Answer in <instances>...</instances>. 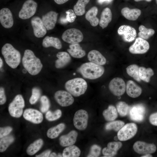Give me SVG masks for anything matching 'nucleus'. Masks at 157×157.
<instances>
[{
  "label": "nucleus",
  "mask_w": 157,
  "mask_h": 157,
  "mask_svg": "<svg viewBox=\"0 0 157 157\" xmlns=\"http://www.w3.org/2000/svg\"><path fill=\"white\" fill-rule=\"evenodd\" d=\"M24 67L31 75H35L41 71L43 65L40 60L30 49L26 50L22 58Z\"/></svg>",
  "instance_id": "f257e3e1"
},
{
  "label": "nucleus",
  "mask_w": 157,
  "mask_h": 157,
  "mask_svg": "<svg viewBox=\"0 0 157 157\" xmlns=\"http://www.w3.org/2000/svg\"><path fill=\"white\" fill-rule=\"evenodd\" d=\"M77 70L84 78L93 80L101 77L104 74L105 69L102 65L90 62L82 64Z\"/></svg>",
  "instance_id": "f03ea898"
},
{
  "label": "nucleus",
  "mask_w": 157,
  "mask_h": 157,
  "mask_svg": "<svg viewBox=\"0 0 157 157\" xmlns=\"http://www.w3.org/2000/svg\"><path fill=\"white\" fill-rule=\"evenodd\" d=\"M1 53L7 64L13 69L16 68L21 62L20 52L9 43L5 44L1 49Z\"/></svg>",
  "instance_id": "7ed1b4c3"
},
{
  "label": "nucleus",
  "mask_w": 157,
  "mask_h": 157,
  "mask_svg": "<svg viewBox=\"0 0 157 157\" xmlns=\"http://www.w3.org/2000/svg\"><path fill=\"white\" fill-rule=\"evenodd\" d=\"M65 87L67 91L75 97L84 94L88 87L86 81L83 78H76L67 81Z\"/></svg>",
  "instance_id": "20e7f679"
},
{
  "label": "nucleus",
  "mask_w": 157,
  "mask_h": 157,
  "mask_svg": "<svg viewBox=\"0 0 157 157\" xmlns=\"http://www.w3.org/2000/svg\"><path fill=\"white\" fill-rule=\"evenodd\" d=\"M24 106L25 102L23 97L20 94L17 95L8 106L10 114L13 117H20L23 114Z\"/></svg>",
  "instance_id": "39448f33"
},
{
  "label": "nucleus",
  "mask_w": 157,
  "mask_h": 157,
  "mask_svg": "<svg viewBox=\"0 0 157 157\" xmlns=\"http://www.w3.org/2000/svg\"><path fill=\"white\" fill-rule=\"evenodd\" d=\"M83 37L81 32L75 28L68 29L65 31L62 36V40L65 42L70 44L80 42L83 40Z\"/></svg>",
  "instance_id": "423d86ee"
},
{
  "label": "nucleus",
  "mask_w": 157,
  "mask_h": 157,
  "mask_svg": "<svg viewBox=\"0 0 157 157\" xmlns=\"http://www.w3.org/2000/svg\"><path fill=\"white\" fill-rule=\"evenodd\" d=\"M137 131V127L135 124L129 123L124 125L118 131L117 137L120 141H126L133 137Z\"/></svg>",
  "instance_id": "0eeeda50"
},
{
  "label": "nucleus",
  "mask_w": 157,
  "mask_h": 157,
  "mask_svg": "<svg viewBox=\"0 0 157 157\" xmlns=\"http://www.w3.org/2000/svg\"><path fill=\"white\" fill-rule=\"evenodd\" d=\"M38 5L33 0H27L23 5L19 13V17L23 19H29L35 13Z\"/></svg>",
  "instance_id": "6e6552de"
},
{
  "label": "nucleus",
  "mask_w": 157,
  "mask_h": 157,
  "mask_svg": "<svg viewBox=\"0 0 157 157\" xmlns=\"http://www.w3.org/2000/svg\"><path fill=\"white\" fill-rule=\"evenodd\" d=\"M88 115L87 111L83 109L76 111L73 118V124L75 127L79 130H83L87 127Z\"/></svg>",
  "instance_id": "1a4fd4ad"
},
{
  "label": "nucleus",
  "mask_w": 157,
  "mask_h": 157,
  "mask_svg": "<svg viewBox=\"0 0 157 157\" xmlns=\"http://www.w3.org/2000/svg\"><path fill=\"white\" fill-rule=\"evenodd\" d=\"M125 83L121 78L115 77L110 82L108 88L111 92L114 95L119 96L123 95L126 90Z\"/></svg>",
  "instance_id": "9d476101"
},
{
  "label": "nucleus",
  "mask_w": 157,
  "mask_h": 157,
  "mask_svg": "<svg viewBox=\"0 0 157 157\" xmlns=\"http://www.w3.org/2000/svg\"><path fill=\"white\" fill-rule=\"evenodd\" d=\"M149 48V42L146 40L138 37L129 48V52L133 54H142L146 53Z\"/></svg>",
  "instance_id": "9b49d317"
},
{
  "label": "nucleus",
  "mask_w": 157,
  "mask_h": 157,
  "mask_svg": "<svg viewBox=\"0 0 157 157\" xmlns=\"http://www.w3.org/2000/svg\"><path fill=\"white\" fill-rule=\"evenodd\" d=\"M54 97L57 102L61 106L66 107L72 105L74 99L72 95L68 92L59 90L55 93Z\"/></svg>",
  "instance_id": "f8f14e48"
},
{
  "label": "nucleus",
  "mask_w": 157,
  "mask_h": 157,
  "mask_svg": "<svg viewBox=\"0 0 157 157\" xmlns=\"http://www.w3.org/2000/svg\"><path fill=\"white\" fill-rule=\"evenodd\" d=\"M118 34L121 36L126 42H130L133 41L136 36V32L133 27L129 25H122L117 30Z\"/></svg>",
  "instance_id": "ddd939ff"
},
{
  "label": "nucleus",
  "mask_w": 157,
  "mask_h": 157,
  "mask_svg": "<svg viewBox=\"0 0 157 157\" xmlns=\"http://www.w3.org/2000/svg\"><path fill=\"white\" fill-rule=\"evenodd\" d=\"M133 148L136 153L144 155L154 153L156 150V146L154 144L141 141L135 142L133 145Z\"/></svg>",
  "instance_id": "4468645a"
},
{
  "label": "nucleus",
  "mask_w": 157,
  "mask_h": 157,
  "mask_svg": "<svg viewBox=\"0 0 157 157\" xmlns=\"http://www.w3.org/2000/svg\"><path fill=\"white\" fill-rule=\"evenodd\" d=\"M31 23L35 37L40 38L46 35L47 29L40 17L37 16L33 17L31 19Z\"/></svg>",
  "instance_id": "2eb2a0df"
},
{
  "label": "nucleus",
  "mask_w": 157,
  "mask_h": 157,
  "mask_svg": "<svg viewBox=\"0 0 157 157\" xmlns=\"http://www.w3.org/2000/svg\"><path fill=\"white\" fill-rule=\"evenodd\" d=\"M146 109L142 104H137L133 106L129 111V115L131 119L135 121L140 122L144 118Z\"/></svg>",
  "instance_id": "dca6fc26"
},
{
  "label": "nucleus",
  "mask_w": 157,
  "mask_h": 157,
  "mask_svg": "<svg viewBox=\"0 0 157 157\" xmlns=\"http://www.w3.org/2000/svg\"><path fill=\"white\" fill-rule=\"evenodd\" d=\"M23 117L26 120L35 124L41 123L43 119V115L41 112L37 110L31 108L25 110Z\"/></svg>",
  "instance_id": "f3484780"
},
{
  "label": "nucleus",
  "mask_w": 157,
  "mask_h": 157,
  "mask_svg": "<svg viewBox=\"0 0 157 157\" xmlns=\"http://www.w3.org/2000/svg\"><path fill=\"white\" fill-rule=\"evenodd\" d=\"M0 22L2 26L6 28H11L14 21L12 13L7 8H3L0 10Z\"/></svg>",
  "instance_id": "a211bd4d"
},
{
  "label": "nucleus",
  "mask_w": 157,
  "mask_h": 157,
  "mask_svg": "<svg viewBox=\"0 0 157 157\" xmlns=\"http://www.w3.org/2000/svg\"><path fill=\"white\" fill-rule=\"evenodd\" d=\"M58 13L51 11L42 16V19L43 24L48 30L53 29L57 22Z\"/></svg>",
  "instance_id": "6ab92c4d"
},
{
  "label": "nucleus",
  "mask_w": 157,
  "mask_h": 157,
  "mask_svg": "<svg viewBox=\"0 0 157 157\" xmlns=\"http://www.w3.org/2000/svg\"><path fill=\"white\" fill-rule=\"evenodd\" d=\"M78 135L77 132L74 130L67 134L61 136L59 138L60 145L65 147L73 145L76 141Z\"/></svg>",
  "instance_id": "aec40b11"
},
{
  "label": "nucleus",
  "mask_w": 157,
  "mask_h": 157,
  "mask_svg": "<svg viewBox=\"0 0 157 157\" xmlns=\"http://www.w3.org/2000/svg\"><path fill=\"white\" fill-rule=\"evenodd\" d=\"M122 143L120 142H109L107 147L104 148L102 153L104 157H113L115 156L117 151L121 147Z\"/></svg>",
  "instance_id": "412c9836"
},
{
  "label": "nucleus",
  "mask_w": 157,
  "mask_h": 157,
  "mask_svg": "<svg viewBox=\"0 0 157 157\" xmlns=\"http://www.w3.org/2000/svg\"><path fill=\"white\" fill-rule=\"evenodd\" d=\"M126 90L127 94L129 97L133 98L139 97L142 92L141 88L131 80L127 81Z\"/></svg>",
  "instance_id": "4be33fe9"
},
{
  "label": "nucleus",
  "mask_w": 157,
  "mask_h": 157,
  "mask_svg": "<svg viewBox=\"0 0 157 157\" xmlns=\"http://www.w3.org/2000/svg\"><path fill=\"white\" fill-rule=\"evenodd\" d=\"M87 57L90 62L96 64L102 65H105L106 62L105 58L100 52L96 50L89 51Z\"/></svg>",
  "instance_id": "5701e85b"
},
{
  "label": "nucleus",
  "mask_w": 157,
  "mask_h": 157,
  "mask_svg": "<svg viewBox=\"0 0 157 157\" xmlns=\"http://www.w3.org/2000/svg\"><path fill=\"white\" fill-rule=\"evenodd\" d=\"M56 57L58 58L55 62V66L58 69L64 67L71 62V58L69 53L65 51L58 52Z\"/></svg>",
  "instance_id": "b1692460"
},
{
  "label": "nucleus",
  "mask_w": 157,
  "mask_h": 157,
  "mask_svg": "<svg viewBox=\"0 0 157 157\" xmlns=\"http://www.w3.org/2000/svg\"><path fill=\"white\" fill-rule=\"evenodd\" d=\"M121 13L127 19L131 21L137 20L141 14V10L137 8L131 9L126 7L123 8L121 10Z\"/></svg>",
  "instance_id": "393cba45"
},
{
  "label": "nucleus",
  "mask_w": 157,
  "mask_h": 157,
  "mask_svg": "<svg viewBox=\"0 0 157 157\" xmlns=\"http://www.w3.org/2000/svg\"><path fill=\"white\" fill-rule=\"evenodd\" d=\"M69 49H67L69 54L72 57L76 58H81L85 56V51L82 49L78 43L70 44Z\"/></svg>",
  "instance_id": "a878e982"
},
{
  "label": "nucleus",
  "mask_w": 157,
  "mask_h": 157,
  "mask_svg": "<svg viewBox=\"0 0 157 157\" xmlns=\"http://www.w3.org/2000/svg\"><path fill=\"white\" fill-rule=\"evenodd\" d=\"M42 45L45 48L52 47L57 49L62 47V44L60 40L57 38L46 36L43 40Z\"/></svg>",
  "instance_id": "bb28decb"
},
{
  "label": "nucleus",
  "mask_w": 157,
  "mask_h": 157,
  "mask_svg": "<svg viewBox=\"0 0 157 157\" xmlns=\"http://www.w3.org/2000/svg\"><path fill=\"white\" fill-rule=\"evenodd\" d=\"M112 13L110 9L108 8H105L102 12L99 21L100 26L104 29L106 27L111 21Z\"/></svg>",
  "instance_id": "cd10ccee"
},
{
  "label": "nucleus",
  "mask_w": 157,
  "mask_h": 157,
  "mask_svg": "<svg viewBox=\"0 0 157 157\" xmlns=\"http://www.w3.org/2000/svg\"><path fill=\"white\" fill-rule=\"evenodd\" d=\"M98 12V8L93 6L90 9L85 15V19L88 21L93 26H97L99 23V19L96 17Z\"/></svg>",
  "instance_id": "c85d7f7f"
},
{
  "label": "nucleus",
  "mask_w": 157,
  "mask_h": 157,
  "mask_svg": "<svg viewBox=\"0 0 157 157\" xmlns=\"http://www.w3.org/2000/svg\"><path fill=\"white\" fill-rule=\"evenodd\" d=\"M65 127V124L61 123L56 126L49 129L47 132V136L49 138L54 139L58 137L64 130Z\"/></svg>",
  "instance_id": "c756f323"
},
{
  "label": "nucleus",
  "mask_w": 157,
  "mask_h": 157,
  "mask_svg": "<svg viewBox=\"0 0 157 157\" xmlns=\"http://www.w3.org/2000/svg\"><path fill=\"white\" fill-rule=\"evenodd\" d=\"M80 149L76 146L71 145L67 146L63 150L62 156L63 157H78L81 154Z\"/></svg>",
  "instance_id": "7c9ffc66"
},
{
  "label": "nucleus",
  "mask_w": 157,
  "mask_h": 157,
  "mask_svg": "<svg viewBox=\"0 0 157 157\" xmlns=\"http://www.w3.org/2000/svg\"><path fill=\"white\" fill-rule=\"evenodd\" d=\"M102 114L106 120L108 121L114 120L118 116L116 108L112 105H109L107 109L103 111Z\"/></svg>",
  "instance_id": "2f4dec72"
},
{
  "label": "nucleus",
  "mask_w": 157,
  "mask_h": 157,
  "mask_svg": "<svg viewBox=\"0 0 157 157\" xmlns=\"http://www.w3.org/2000/svg\"><path fill=\"white\" fill-rule=\"evenodd\" d=\"M43 144V140L41 139L35 140L27 148L26 150L27 154L30 156L35 154L40 149Z\"/></svg>",
  "instance_id": "473e14b6"
},
{
  "label": "nucleus",
  "mask_w": 157,
  "mask_h": 157,
  "mask_svg": "<svg viewBox=\"0 0 157 157\" xmlns=\"http://www.w3.org/2000/svg\"><path fill=\"white\" fill-rule=\"evenodd\" d=\"M154 75V72L151 68H146L143 67H139V75L141 80L148 83L149 82L151 77Z\"/></svg>",
  "instance_id": "72a5a7b5"
},
{
  "label": "nucleus",
  "mask_w": 157,
  "mask_h": 157,
  "mask_svg": "<svg viewBox=\"0 0 157 157\" xmlns=\"http://www.w3.org/2000/svg\"><path fill=\"white\" fill-rule=\"evenodd\" d=\"M90 0H78L74 7V11L76 15L81 16L85 12V7Z\"/></svg>",
  "instance_id": "f704fd0d"
},
{
  "label": "nucleus",
  "mask_w": 157,
  "mask_h": 157,
  "mask_svg": "<svg viewBox=\"0 0 157 157\" xmlns=\"http://www.w3.org/2000/svg\"><path fill=\"white\" fill-rule=\"evenodd\" d=\"M139 67L136 64H132L126 68L127 74L138 82H140L141 80L139 75Z\"/></svg>",
  "instance_id": "c9c22d12"
},
{
  "label": "nucleus",
  "mask_w": 157,
  "mask_h": 157,
  "mask_svg": "<svg viewBox=\"0 0 157 157\" xmlns=\"http://www.w3.org/2000/svg\"><path fill=\"white\" fill-rule=\"evenodd\" d=\"M139 32L138 35L139 37L144 40H147L154 35V30L152 28H148L144 26L141 25L139 27Z\"/></svg>",
  "instance_id": "e433bc0d"
},
{
  "label": "nucleus",
  "mask_w": 157,
  "mask_h": 157,
  "mask_svg": "<svg viewBox=\"0 0 157 157\" xmlns=\"http://www.w3.org/2000/svg\"><path fill=\"white\" fill-rule=\"evenodd\" d=\"M14 140V138L12 135H8L1 138L0 152H2L5 151Z\"/></svg>",
  "instance_id": "4c0bfd02"
},
{
  "label": "nucleus",
  "mask_w": 157,
  "mask_h": 157,
  "mask_svg": "<svg viewBox=\"0 0 157 157\" xmlns=\"http://www.w3.org/2000/svg\"><path fill=\"white\" fill-rule=\"evenodd\" d=\"M124 125V123L120 120L113 121L107 123L105 126L106 130H113L119 131Z\"/></svg>",
  "instance_id": "58836bf2"
},
{
  "label": "nucleus",
  "mask_w": 157,
  "mask_h": 157,
  "mask_svg": "<svg viewBox=\"0 0 157 157\" xmlns=\"http://www.w3.org/2000/svg\"><path fill=\"white\" fill-rule=\"evenodd\" d=\"M117 111L119 115L122 117L126 116L128 114L129 107L126 103L119 101L116 105Z\"/></svg>",
  "instance_id": "ea45409f"
},
{
  "label": "nucleus",
  "mask_w": 157,
  "mask_h": 157,
  "mask_svg": "<svg viewBox=\"0 0 157 157\" xmlns=\"http://www.w3.org/2000/svg\"><path fill=\"white\" fill-rule=\"evenodd\" d=\"M61 115V111L60 109H57L53 112L50 110L48 111L46 114L45 117L47 120L52 121L59 119Z\"/></svg>",
  "instance_id": "a19ab883"
},
{
  "label": "nucleus",
  "mask_w": 157,
  "mask_h": 157,
  "mask_svg": "<svg viewBox=\"0 0 157 157\" xmlns=\"http://www.w3.org/2000/svg\"><path fill=\"white\" fill-rule=\"evenodd\" d=\"M41 95V91L37 87L33 88L32 90V95L29 101L31 104H35L38 100Z\"/></svg>",
  "instance_id": "79ce46f5"
},
{
  "label": "nucleus",
  "mask_w": 157,
  "mask_h": 157,
  "mask_svg": "<svg viewBox=\"0 0 157 157\" xmlns=\"http://www.w3.org/2000/svg\"><path fill=\"white\" fill-rule=\"evenodd\" d=\"M40 101L41 106L40 110L43 113L47 112L50 107V103L49 99L46 96H42L40 98Z\"/></svg>",
  "instance_id": "37998d69"
},
{
  "label": "nucleus",
  "mask_w": 157,
  "mask_h": 157,
  "mask_svg": "<svg viewBox=\"0 0 157 157\" xmlns=\"http://www.w3.org/2000/svg\"><path fill=\"white\" fill-rule=\"evenodd\" d=\"M101 147L97 144H93L90 147L89 153L87 156L89 157H97L99 156Z\"/></svg>",
  "instance_id": "c03bdc74"
},
{
  "label": "nucleus",
  "mask_w": 157,
  "mask_h": 157,
  "mask_svg": "<svg viewBox=\"0 0 157 157\" xmlns=\"http://www.w3.org/2000/svg\"><path fill=\"white\" fill-rule=\"evenodd\" d=\"M66 19L67 22L72 23L74 22L76 18V15L74 11L72 9H69L66 11Z\"/></svg>",
  "instance_id": "a18cd8bd"
},
{
  "label": "nucleus",
  "mask_w": 157,
  "mask_h": 157,
  "mask_svg": "<svg viewBox=\"0 0 157 157\" xmlns=\"http://www.w3.org/2000/svg\"><path fill=\"white\" fill-rule=\"evenodd\" d=\"M12 128L10 126L0 127V138L8 135L12 131Z\"/></svg>",
  "instance_id": "49530a36"
},
{
  "label": "nucleus",
  "mask_w": 157,
  "mask_h": 157,
  "mask_svg": "<svg viewBox=\"0 0 157 157\" xmlns=\"http://www.w3.org/2000/svg\"><path fill=\"white\" fill-rule=\"evenodd\" d=\"M6 101V97L4 88L2 87L0 88V104H4Z\"/></svg>",
  "instance_id": "de8ad7c7"
},
{
  "label": "nucleus",
  "mask_w": 157,
  "mask_h": 157,
  "mask_svg": "<svg viewBox=\"0 0 157 157\" xmlns=\"http://www.w3.org/2000/svg\"><path fill=\"white\" fill-rule=\"evenodd\" d=\"M149 121L151 124L157 126V112L152 113L150 115Z\"/></svg>",
  "instance_id": "09e8293b"
},
{
  "label": "nucleus",
  "mask_w": 157,
  "mask_h": 157,
  "mask_svg": "<svg viewBox=\"0 0 157 157\" xmlns=\"http://www.w3.org/2000/svg\"><path fill=\"white\" fill-rule=\"evenodd\" d=\"M51 153V151L50 150H47L42 152L40 154L37 155L35 157H48L49 156Z\"/></svg>",
  "instance_id": "8fccbe9b"
},
{
  "label": "nucleus",
  "mask_w": 157,
  "mask_h": 157,
  "mask_svg": "<svg viewBox=\"0 0 157 157\" xmlns=\"http://www.w3.org/2000/svg\"><path fill=\"white\" fill-rule=\"evenodd\" d=\"M113 0H97V1L99 4H102L104 3H110Z\"/></svg>",
  "instance_id": "3c124183"
},
{
  "label": "nucleus",
  "mask_w": 157,
  "mask_h": 157,
  "mask_svg": "<svg viewBox=\"0 0 157 157\" xmlns=\"http://www.w3.org/2000/svg\"><path fill=\"white\" fill-rule=\"evenodd\" d=\"M54 1L58 4H63L69 0H54Z\"/></svg>",
  "instance_id": "603ef678"
},
{
  "label": "nucleus",
  "mask_w": 157,
  "mask_h": 157,
  "mask_svg": "<svg viewBox=\"0 0 157 157\" xmlns=\"http://www.w3.org/2000/svg\"><path fill=\"white\" fill-rule=\"evenodd\" d=\"M49 157H58V155L55 152H53L50 154Z\"/></svg>",
  "instance_id": "864d4df0"
},
{
  "label": "nucleus",
  "mask_w": 157,
  "mask_h": 157,
  "mask_svg": "<svg viewBox=\"0 0 157 157\" xmlns=\"http://www.w3.org/2000/svg\"><path fill=\"white\" fill-rule=\"evenodd\" d=\"M142 157H152V155H151V154H145L144 155L142 156Z\"/></svg>",
  "instance_id": "5fc2aeb1"
},
{
  "label": "nucleus",
  "mask_w": 157,
  "mask_h": 157,
  "mask_svg": "<svg viewBox=\"0 0 157 157\" xmlns=\"http://www.w3.org/2000/svg\"><path fill=\"white\" fill-rule=\"evenodd\" d=\"M3 65V62L2 59H1V58H0V69L2 67Z\"/></svg>",
  "instance_id": "6e6d98bb"
},
{
  "label": "nucleus",
  "mask_w": 157,
  "mask_h": 157,
  "mask_svg": "<svg viewBox=\"0 0 157 157\" xmlns=\"http://www.w3.org/2000/svg\"><path fill=\"white\" fill-rule=\"evenodd\" d=\"M136 2H138L141 1H145L147 2H150L151 1V0H134Z\"/></svg>",
  "instance_id": "4d7b16f0"
},
{
  "label": "nucleus",
  "mask_w": 157,
  "mask_h": 157,
  "mask_svg": "<svg viewBox=\"0 0 157 157\" xmlns=\"http://www.w3.org/2000/svg\"><path fill=\"white\" fill-rule=\"evenodd\" d=\"M62 156H63L61 154H58V157H62Z\"/></svg>",
  "instance_id": "13d9d810"
},
{
  "label": "nucleus",
  "mask_w": 157,
  "mask_h": 157,
  "mask_svg": "<svg viewBox=\"0 0 157 157\" xmlns=\"http://www.w3.org/2000/svg\"><path fill=\"white\" fill-rule=\"evenodd\" d=\"M156 3L157 4V0H156Z\"/></svg>",
  "instance_id": "bf43d9fd"
},
{
  "label": "nucleus",
  "mask_w": 157,
  "mask_h": 157,
  "mask_svg": "<svg viewBox=\"0 0 157 157\" xmlns=\"http://www.w3.org/2000/svg\"></svg>",
  "instance_id": "052dcab7"
}]
</instances>
